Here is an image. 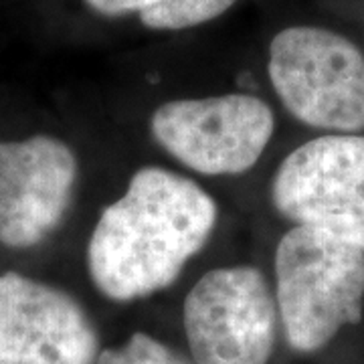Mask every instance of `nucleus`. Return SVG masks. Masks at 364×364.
<instances>
[{
    "label": "nucleus",
    "instance_id": "nucleus-7",
    "mask_svg": "<svg viewBox=\"0 0 364 364\" xmlns=\"http://www.w3.org/2000/svg\"><path fill=\"white\" fill-rule=\"evenodd\" d=\"M97 332L77 299L18 273L0 275V364H95Z\"/></svg>",
    "mask_w": 364,
    "mask_h": 364
},
{
    "label": "nucleus",
    "instance_id": "nucleus-6",
    "mask_svg": "<svg viewBox=\"0 0 364 364\" xmlns=\"http://www.w3.org/2000/svg\"><path fill=\"white\" fill-rule=\"evenodd\" d=\"M279 314L265 275L251 265L207 272L184 299L195 364H267Z\"/></svg>",
    "mask_w": 364,
    "mask_h": 364
},
{
    "label": "nucleus",
    "instance_id": "nucleus-8",
    "mask_svg": "<svg viewBox=\"0 0 364 364\" xmlns=\"http://www.w3.org/2000/svg\"><path fill=\"white\" fill-rule=\"evenodd\" d=\"M77 172L73 150L53 136L0 142V243H43L69 210Z\"/></svg>",
    "mask_w": 364,
    "mask_h": 364
},
{
    "label": "nucleus",
    "instance_id": "nucleus-2",
    "mask_svg": "<svg viewBox=\"0 0 364 364\" xmlns=\"http://www.w3.org/2000/svg\"><path fill=\"white\" fill-rule=\"evenodd\" d=\"M273 296L287 344L314 354L364 320V251L291 225L273 255Z\"/></svg>",
    "mask_w": 364,
    "mask_h": 364
},
{
    "label": "nucleus",
    "instance_id": "nucleus-10",
    "mask_svg": "<svg viewBox=\"0 0 364 364\" xmlns=\"http://www.w3.org/2000/svg\"><path fill=\"white\" fill-rule=\"evenodd\" d=\"M95 364H195L182 358L178 352L168 348L160 340L144 332L132 334L124 346L107 348L97 354Z\"/></svg>",
    "mask_w": 364,
    "mask_h": 364
},
{
    "label": "nucleus",
    "instance_id": "nucleus-3",
    "mask_svg": "<svg viewBox=\"0 0 364 364\" xmlns=\"http://www.w3.org/2000/svg\"><path fill=\"white\" fill-rule=\"evenodd\" d=\"M277 100L316 134H364V51L334 28L294 25L269 43Z\"/></svg>",
    "mask_w": 364,
    "mask_h": 364
},
{
    "label": "nucleus",
    "instance_id": "nucleus-1",
    "mask_svg": "<svg viewBox=\"0 0 364 364\" xmlns=\"http://www.w3.org/2000/svg\"><path fill=\"white\" fill-rule=\"evenodd\" d=\"M217 217V203L195 181L144 166L93 227L87 243L93 286L114 301L162 291L207 245Z\"/></svg>",
    "mask_w": 364,
    "mask_h": 364
},
{
    "label": "nucleus",
    "instance_id": "nucleus-5",
    "mask_svg": "<svg viewBox=\"0 0 364 364\" xmlns=\"http://www.w3.org/2000/svg\"><path fill=\"white\" fill-rule=\"evenodd\" d=\"M150 132L170 156L205 176L253 168L275 132L267 102L249 93L174 100L154 109Z\"/></svg>",
    "mask_w": 364,
    "mask_h": 364
},
{
    "label": "nucleus",
    "instance_id": "nucleus-4",
    "mask_svg": "<svg viewBox=\"0 0 364 364\" xmlns=\"http://www.w3.org/2000/svg\"><path fill=\"white\" fill-rule=\"evenodd\" d=\"M272 205L287 223L364 251V134H316L279 162Z\"/></svg>",
    "mask_w": 364,
    "mask_h": 364
},
{
    "label": "nucleus",
    "instance_id": "nucleus-9",
    "mask_svg": "<svg viewBox=\"0 0 364 364\" xmlns=\"http://www.w3.org/2000/svg\"><path fill=\"white\" fill-rule=\"evenodd\" d=\"M237 0H85L104 16L136 14L152 31H182L225 14Z\"/></svg>",
    "mask_w": 364,
    "mask_h": 364
}]
</instances>
